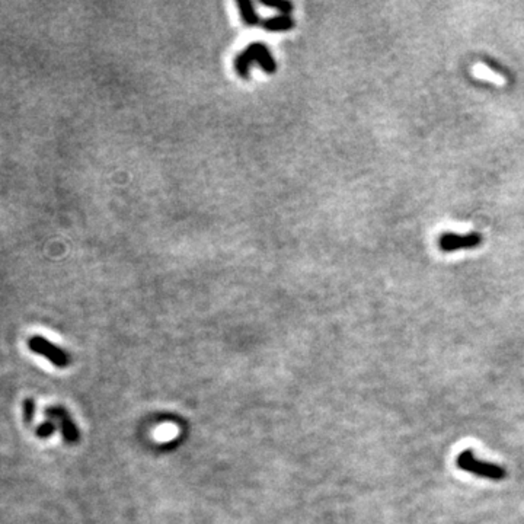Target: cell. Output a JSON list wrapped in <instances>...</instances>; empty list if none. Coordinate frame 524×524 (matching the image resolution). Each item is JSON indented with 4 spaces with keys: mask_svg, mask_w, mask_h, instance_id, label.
<instances>
[{
    "mask_svg": "<svg viewBox=\"0 0 524 524\" xmlns=\"http://www.w3.org/2000/svg\"><path fill=\"white\" fill-rule=\"evenodd\" d=\"M262 28L270 32H284L294 28V19L290 15H279L262 21Z\"/></svg>",
    "mask_w": 524,
    "mask_h": 524,
    "instance_id": "cell-5",
    "label": "cell"
},
{
    "mask_svg": "<svg viewBox=\"0 0 524 524\" xmlns=\"http://www.w3.org/2000/svg\"><path fill=\"white\" fill-rule=\"evenodd\" d=\"M44 414L48 419H52L60 427L63 439L67 444H78L80 441V433L78 426L72 419V415L67 413V409L61 405H52L45 408Z\"/></svg>",
    "mask_w": 524,
    "mask_h": 524,
    "instance_id": "cell-4",
    "label": "cell"
},
{
    "mask_svg": "<svg viewBox=\"0 0 524 524\" xmlns=\"http://www.w3.org/2000/svg\"><path fill=\"white\" fill-rule=\"evenodd\" d=\"M57 430V424L52 419H47L44 421L43 424H40L39 428L35 430V434L36 437H40V439H48V437H52Z\"/></svg>",
    "mask_w": 524,
    "mask_h": 524,
    "instance_id": "cell-9",
    "label": "cell"
},
{
    "mask_svg": "<svg viewBox=\"0 0 524 524\" xmlns=\"http://www.w3.org/2000/svg\"><path fill=\"white\" fill-rule=\"evenodd\" d=\"M28 347L32 353L47 358L58 369H66L70 364V357L65 349L50 342L43 335H32L28 340Z\"/></svg>",
    "mask_w": 524,
    "mask_h": 524,
    "instance_id": "cell-3",
    "label": "cell"
},
{
    "mask_svg": "<svg viewBox=\"0 0 524 524\" xmlns=\"http://www.w3.org/2000/svg\"><path fill=\"white\" fill-rule=\"evenodd\" d=\"M261 5H264L270 9H277L279 12H281V15H290L293 12V3L287 2V0H281V2H277V3H268L265 2V0H262Z\"/></svg>",
    "mask_w": 524,
    "mask_h": 524,
    "instance_id": "cell-10",
    "label": "cell"
},
{
    "mask_svg": "<svg viewBox=\"0 0 524 524\" xmlns=\"http://www.w3.org/2000/svg\"><path fill=\"white\" fill-rule=\"evenodd\" d=\"M252 63H258L262 70L268 74L276 73L277 63L274 60V56L271 50L264 43H252L249 44L248 48H245L242 53H239L234 58V70L238 73V76L242 79L249 78V69H251Z\"/></svg>",
    "mask_w": 524,
    "mask_h": 524,
    "instance_id": "cell-1",
    "label": "cell"
},
{
    "mask_svg": "<svg viewBox=\"0 0 524 524\" xmlns=\"http://www.w3.org/2000/svg\"><path fill=\"white\" fill-rule=\"evenodd\" d=\"M457 466L461 470L472 473V475H477V477L491 479V481H503L507 477V472L504 468H501L500 465L490 463V461L477 459L475 453H473V450H470V448L463 450L459 455Z\"/></svg>",
    "mask_w": 524,
    "mask_h": 524,
    "instance_id": "cell-2",
    "label": "cell"
},
{
    "mask_svg": "<svg viewBox=\"0 0 524 524\" xmlns=\"http://www.w3.org/2000/svg\"><path fill=\"white\" fill-rule=\"evenodd\" d=\"M472 74L478 79H482V80H486V82H491V83H495V85H504L505 83V78L503 76V74L494 72L491 67H488L483 63H475L472 66Z\"/></svg>",
    "mask_w": 524,
    "mask_h": 524,
    "instance_id": "cell-6",
    "label": "cell"
},
{
    "mask_svg": "<svg viewBox=\"0 0 524 524\" xmlns=\"http://www.w3.org/2000/svg\"><path fill=\"white\" fill-rule=\"evenodd\" d=\"M35 414H36V404H35L34 399L27 397L22 402V417H23L25 424H28V426H31V424L35 419Z\"/></svg>",
    "mask_w": 524,
    "mask_h": 524,
    "instance_id": "cell-8",
    "label": "cell"
},
{
    "mask_svg": "<svg viewBox=\"0 0 524 524\" xmlns=\"http://www.w3.org/2000/svg\"><path fill=\"white\" fill-rule=\"evenodd\" d=\"M236 5H238L241 19L243 21L245 25H248V27H256V25H261V19L256 14L255 6L252 2H248V0H241V2H238Z\"/></svg>",
    "mask_w": 524,
    "mask_h": 524,
    "instance_id": "cell-7",
    "label": "cell"
}]
</instances>
